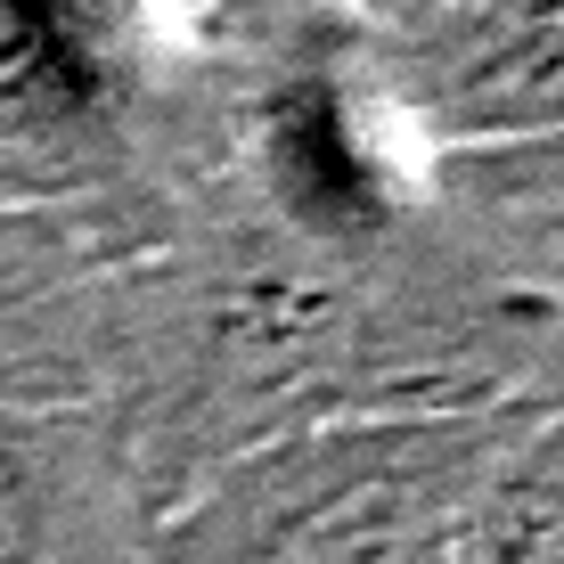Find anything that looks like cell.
<instances>
[{
  "instance_id": "cell-3",
  "label": "cell",
  "mask_w": 564,
  "mask_h": 564,
  "mask_svg": "<svg viewBox=\"0 0 564 564\" xmlns=\"http://www.w3.org/2000/svg\"><path fill=\"white\" fill-rule=\"evenodd\" d=\"M155 213L0 197V401L9 410H99L115 286Z\"/></svg>"
},
{
  "instance_id": "cell-5",
  "label": "cell",
  "mask_w": 564,
  "mask_h": 564,
  "mask_svg": "<svg viewBox=\"0 0 564 564\" xmlns=\"http://www.w3.org/2000/svg\"><path fill=\"white\" fill-rule=\"evenodd\" d=\"M442 564H564V410L516 425L491 451Z\"/></svg>"
},
{
  "instance_id": "cell-6",
  "label": "cell",
  "mask_w": 564,
  "mask_h": 564,
  "mask_svg": "<svg viewBox=\"0 0 564 564\" xmlns=\"http://www.w3.org/2000/svg\"><path fill=\"white\" fill-rule=\"evenodd\" d=\"M417 564H442V556H417Z\"/></svg>"
},
{
  "instance_id": "cell-2",
  "label": "cell",
  "mask_w": 564,
  "mask_h": 564,
  "mask_svg": "<svg viewBox=\"0 0 564 564\" xmlns=\"http://www.w3.org/2000/svg\"><path fill=\"white\" fill-rule=\"evenodd\" d=\"M172 66L164 0H0V197L155 213Z\"/></svg>"
},
{
  "instance_id": "cell-4",
  "label": "cell",
  "mask_w": 564,
  "mask_h": 564,
  "mask_svg": "<svg viewBox=\"0 0 564 564\" xmlns=\"http://www.w3.org/2000/svg\"><path fill=\"white\" fill-rule=\"evenodd\" d=\"M155 499L99 410L0 401V564H148Z\"/></svg>"
},
{
  "instance_id": "cell-1",
  "label": "cell",
  "mask_w": 564,
  "mask_h": 564,
  "mask_svg": "<svg viewBox=\"0 0 564 564\" xmlns=\"http://www.w3.org/2000/svg\"><path fill=\"white\" fill-rule=\"evenodd\" d=\"M532 417H327L213 466L155 516L148 564H417L442 556L491 451Z\"/></svg>"
}]
</instances>
